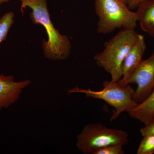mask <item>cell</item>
Returning a JSON list of instances; mask_svg holds the SVG:
<instances>
[{
    "label": "cell",
    "instance_id": "cell-16",
    "mask_svg": "<svg viewBox=\"0 0 154 154\" xmlns=\"http://www.w3.org/2000/svg\"><path fill=\"white\" fill-rule=\"evenodd\" d=\"M10 0H0V5L3 4V3L8 2Z\"/></svg>",
    "mask_w": 154,
    "mask_h": 154
},
{
    "label": "cell",
    "instance_id": "cell-17",
    "mask_svg": "<svg viewBox=\"0 0 154 154\" xmlns=\"http://www.w3.org/2000/svg\"><path fill=\"white\" fill-rule=\"evenodd\" d=\"M120 1H122V2H123L125 3V4H126L127 1V0H120Z\"/></svg>",
    "mask_w": 154,
    "mask_h": 154
},
{
    "label": "cell",
    "instance_id": "cell-5",
    "mask_svg": "<svg viewBox=\"0 0 154 154\" xmlns=\"http://www.w3.org/2000/svg\"><path fill=\"white\" fill-rule=\"evenodd\" d=\"M128 134L122 130L108 128L99 122L87 125L77 137L76 146L84 154L94 152L111 145L128 143Z\"/></svg>",
    "mask_w": 154,
    "mask_h": 154
},
{
    "label": "cell",
    "instance_id": "cell-15",
    "mask_svg": "<svg viewBox=\"0 0 154 154\" xmlns=\"http://www.w3.org/2000/svg\"><path fill=\"white\" fill-rule=\"evenodd\" d=\"M145 1L146 0H127L126 5L131 10H135L140 3Z\"/></svg>",
    "mask_w": 154,
    "mask_h": 154
},
{
    "label": "cell",
    "instance_id": "cell-2",
    "mask_svg": "<svg viewBox=\"0 0 154 154\" xmlns=\"http://www.w3.org/2000/svg\"><path fill=\"white\" fill-rule=\"evenodd\" d=\"M141 35L134 29H122L105 42L102 51L94 56V60L98 66L110 74L111 82H117L122 79L125 58Z\"/></svg>",
    "mask_w": 154,
    "mask_h": 154
},
{
    "label": "cell",
    "instance_id": "cell-10",
    "mask_svg": "<svg viewBox=\"0 0 154 154\" xmlns=\"http://www.w3.org/2000/svg\"><path fill=\"white\" fill-rule=\"evenodd\" d=\"M130 116L147 124L154 120V90L142 102L128 112Z\"/></svg>",
    "mask_w": 154,
    "mask_h": 154
},
{
    "label": "cell",
    "instance_id": "cell-14",
    "mask_svg": "<svg viewBox=\"0 0 154 154\" xmlns=\"http://www.w3.org/2000/svg\"><path fill=\"white\" fill-rule=\"evenodd\" d=\"M140 133L143 137L147 135H154V120L145 125L140 129Z\"/></svg>",
    "mask_w": 154,
    "mask_h": 154
},
{
    "label": "cell",
    "instance_id": "cell-7",
    "mask_svg": "<svg viewBox=\"0 0 154 154\" xmlns=\"http://www.w3.org/2000/svg\"><path fill=\"white\" fill-rule=\"evenodd\" d=\"M31 83L30 80L15 82L13 75H0V109L8 108L19 99L22 90Z\"/></svg>",
    "mask_w": 154,
    "mask_h": 154
},
{
    "label": "cell",
    "instance_id": "cell-6",
    "mask_svg": "<svg viewBox=\"0 0 154 154\" xmlns=\"http://www.w3.org/2000/svg\"><path fill=\"white\" fill-rule=\"evenodd\" d=\"M128 84H136L133 99L138 104L148 97L154 90V51L146 60H142L127 80Z\"/></svg>",
    "mask_w": 154,
    "mask_h": 154
},
{
    "label": "cell",
    "instance_id": "cell-13",
    "mask_svg": "<svg viewBox=\"0 0 154 154\" xmlns=\"http://www.w3.org/2000/svg\"><path fill=\"white\" fill-rule=\"evenodd\" d=\"M123 146L121 144L111 145L97 150L93 154H124Z\"/></svg>",
    "mask_w": 154,
    "mask_h": 154
},
{
    "label": "cell",
    "instance_id": "cell-9",
    "mask_svg": "<svg viewBox=\"0 0 154 154\" xmlns=\"http://www.w3.org/2000/svg\"><path fill=\"white\" fill-rule=\"evenodd\" d=\"M138 22L142 30L154 38V0H146L137 8Z\"/></svg>",
    "mask_w": 154,
    "mask_h": 154
},
{
    "label": "cell",
    "instance_id": "cell-12",
    "mask_svg": "<svg viewBox=\"0 0 154 154\" xmlns=\"http://www.w3.org/2000/svg\"><path fill=\"white\" fill-rule=\"evenodd\" d=\"M137 154H153L154 153V135L144 136L139 146Z\"/></svg>",
    "mask_w": 154,
    "mask_h": 154
},
{
    "label": "cell",
    "instance_id": "cell-3",
    "mask_svg": "<svg viewBox=\"0 0 154 154\" xmlns=\"http://www.w3.org/2000/svg\"><path fill=\"white\" fill-rule=\"evenodd\" d=\"M95 12L99 18L97 31L107 34L116 29H135L138 22L136 12L120 0H95Z\"/></svg>",
    "mask_w": 154,
    "mask_h": 154
},
{
    "label": "cell",
    "instance_id": "cell-11",
    "mask_svg": "<svg viewBox=\"0 0 154 154\" xmlns=\"http://www.w3.org/2000/svg\"><path fill=\"white\" fill-rule=\"evenodd\" d=\"M14 13L8 12L0 19V43L6 40L11 26L14 23Z\"/></svg>",
    "mask_w": 154,
    "mask_h": 154
},
{
    "label": "cell",
    "instance_id": "cell-1",
    "mask_svg": "<svg viewBox=\"0 0 154 154\" xmlns=\"http://www.w3.org/2000/svg\"><path fill=\"white\" fill-rule=\"evenodd\" d=\"M21 10L27 8L32 10L30 17L33 23L43 25L47 32L48 41L43 40L45 56L52 60H63L69 55L72 45L68 36L61 35L54 26L50 18L46 0H20Z\"/></svg>",
    "mask_w": 154,
    "mask_h": 154
},
{
    "label": "cell",
    "instance_id": "cell-4",
    "mask_svg": "<svg viewBox=\"0 0 154 154\" xmlns=\"http://www.w3.org/2000/svg\"><path fill=\"white\" fill-rule=\"evenodd\" d=\"M103 90L95 91L91 89H80L76 87L69 90V94L78 93L85 94L86 97L101 99L115 108V112L110 118L112 121L118 118L123 112H128L138 105L133 99L134 90L130 84L122 85L117 82H105Z\"/></svg>",
    "mask_w": 154,
    "mask_h": 154
},
{
    "label": "cell",
    "instance_id": "cell-8",
    "mask_svg": "<svg viewBox=\"0 0 154 154\" xmlns=\"http://www.w3.org/2000/svg\"><path fill=\"white\" fill-rule=\"evenodd\" d=\"M146 49L144 38L141 35L138 41L130 50L123 60L122 69V77L119 81L122 85H127L128 78L142 60Z\"/></svg>",
    "mask_w": 154,
    "mask_h": 154
}]
</instances>
